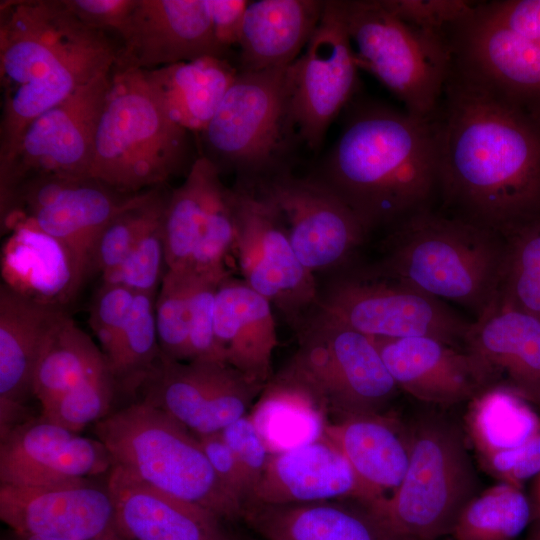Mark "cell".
Wrapping results in <instances>:
<instances>
[{
	"label": "cell",
	"instance_id": "obj_5",
	"mask_svg": "<svg viewBox=\"0 0 540 540\" xmlns=\"http://www.w3.org/2000/svg\"><path fill=\"white\" fill-rule=\"evenodd\" d=\"M113 465L169 497L198 506L224 523L242 508L215 473L199 439L167 413L135 400L94 423Z\"/></svg>",
	"mask_w": 540,
	"mask_h": 540
},
{
	"label": "cell",
	"instance_id": "obj_48",
	"mask_svg": "<svg viewBox=\"0 0 540 540\" xmlns=\"http://www.w3.org/2000/svg\"><path fill=\"white\" fill-rule=\"evenodd\" d=\"M481 455L489 473L501 482L520 487L522 482L540 473V415L537 429L525 442Z\"/></svg>",
	"mask_w": 540,
	"mask_h": 540
},
{
	"label": "cell",
	"instance_id": "obj_41",
	"mask_svg": "<svg viewBox=\"0 0 540 540\" xmlns=\"http://www.w3.org/2000/svg\"><path fill=\"white\" fill-rule=\"evenodd\" d=\"M481 396L483 408L480 413L476 411L477 417L496 420V423L475 425L481 453L516 447L537 429L539 416L509 388L496 393L487 391Z\"/></svg>",
	"mask_w": 540,
	"mask_h": 540
},
{
	"label": "cell",
	"instance_id": "obj_20",
	"mask_svg": "<svg viewBox=\"0 0 540 540\" xmlns=\"http://www.w3.org/2000/svg\"><path fill=\"white\" fill-rule=\"evenodd\" d=\"M119 37L118 69L150 70L206 56L228 59L207 0H137Z\"/></svg>",
	"mask_w": 540,
	"mask_h": 540
},
{
	"label": "cell",
	"instance_id": "obj_13",
	"mask_svg": "<svg viewBox=\"0 0 540 540\" xmlns=\"http://www.w3.org/2000/svg\"><path fill=\"white\" fill-rule=\"evenodd\" d=\"M234 190V251L243 280L295 329L316 308L319 292L314 274L297 258L277 211L250 187Z\"/></svg>",
	"mask_w": 540,
	"mask_h": 540
},
{
	"label": "cell",
	"instance_id": "obj_30",
	"mask_svg": "<svg viewBox=\"0 0 540 540\" xmlns=\"http://www.w3.org/2000/svg\"><path fill=\"white\" fill-rule=\"evenodd\" d=\"M9 229L1 258L4 284L37 302L63 307L86 275L73 253L26 221Z\"/></svg>",
	"mask_w": 540,
	"mask_h": 540
},
{
	"label": "cell",
	"instance_id": "obj_18",
	"mask_svg": "<svg viewBox=\"0 0 540 540\" xmlns=\"http://www.w3.org/2000/svg\"><path fill=\"white\" fill-rule=\"evenodd\" d=\"M113 464L99 439L80 436L41 414L0 438V485L55 486L108 473Z\"/></svg>",
	"mask_w": 540,
	"mask_h": 540
},
{
	"label": "cell",
	"instance_id": "obj_40",
	"mask_svg": "<svg viewBox=\"0 0 540 540\" xmlns=\"http://www.w3.org/2000/svg\"><path fill=\"white\" fill-rule=\"evenodd\" d=\"M190 284L191 271L188 268L168 269L155 301L161 355L180 362L190 361Z\"/></svg>",
	"mask_w": 540,
	"mask_h": 540
},
{
	"label": "cell",
	"instance_id": "obj_38",
	"mask_svg": "<svg viewBox=\"0 0 540 540\" xmlns=\"http://www.w3.org/2000/svg\"><path fill=\"white\" fill-rule=\"evenodd\" d=\"M504 237L498 295L540 321V217L515 227Z\"/></svg>",
	"mask_w": 540,
	"mask_h": 540
},
{
	"label": "cell",
	"instance_id": "obj_45",
	"mask_svg": "<svg viewBox=\"0 0 540 540\" xmlns=\"http://www.w3.org/2000/svg\"><path fill=\"white\" fill-rule=\"evenodd\" d=\"M136 293L118 284L102 283L95 295L89 325L106 355L116 343L131 313Z\"/></svg>",
	"mask_w": 540,
	"mask_h": 540
},
{
	"label": "cell",
	"instance_id": "obj_12",
	"mask_svg": "<svg viewBox=\"0 0 540 540\" xmlns=\"http://www.w3.org/2000/svg\"><path fill=\"white\" fill-rule=\"evenodd\" d=\"M111 77L112 71L99 75L28 124L11 154L0 163L1 205L20 183L32 177L90 179L96 129Z\"/></svg>",
	"mask_w": 540,
	"mask_h": 540
},
{
	"label": "cell",
	"instance_id": "obj_33",
	"mask_svg": "<svg viewBox=\"0 0 540 540\" xmlns=\"http://www.w3.org/2000/svg\"><path fill=\"white\" fill-rule=\"evenodd\" d=\"M106 367L102 350L65 315L47 337L35 367L33 391L41 410Z\"/></svg>",
	"mask_w": 540,
	"mask_h": 540
},
{
	"label": "cell",
	"instance_id": "obj_7",
	"mask_svg": "<svg viewBox=\"0 0 540 540\" xmlns=\"http://www.w3.org/2000/svg\"><path fill=\"white\" fill-rule=\"evenodd\" d=\"M406 473L389 496L367 504L396 540H439L450 535L480 480L461 426L436 412L408 428Z\"/></svg>",
	"mask_w": 540,
	"mask_h": 540
},
{
	"label": "cell",
	"instance_id": "obj_28",
	"mask_svg": "<svg viewBox=\"0 0 540 540\" xmlns=\"http://www.w3.org/2000/svg\"><path fill=\"white\" fill-rule=\"evenodd\" d=\"M242 520L263 540H396L363 502L252 503Z\"/></svg>",
	"mask_w": 540,
	"mask_h": 540
},
{
	"label": "cell",
	"instance_id": "obj_24",
	"mask_svg": "<svg viewBox=\"0 0 540 540\" xmlns=\"http://www.w3.org/2000/svg\"><path fill=\"white\" fill-rule=\"evenodd\" d=\"M106 483L118 540H237L214 514L152 489L116 465Z\"/></svg>",
	"mask_w": 540,
	"mask_h": 540
},
{
	"label": "cell",
	"instance_id": "obj_2",
	"mask_svg": "<svg viewBox=\"0 0 540 540\" xmlns=\"http://www.w3.org/2000/svg\"><path fill=\"white\" fill-rule=\"evenodd\" d=\"M0 19L2 162L32 120L112 71L118 46L62 0L5 1Z\"/></svg>",
	"mask_w": 540,
	"mask_h": 540
},
{
	"label": "cell",
	"instance_id": "obj_8",
	"mask_svg": "<svg viewBox=\"0 0 540 540\" xmlns=\"http://www.w3.org/2000/svg\"><path fill=\"white\" fill-rule=\"evenodd\" d=\"M298 349L275 380L338 420L384 414L398 386L373 341L314 309L296 328Z\"/></svg>",
	"mask_w": 540,
	"mask_h": 540
},
{
	"label": "cell",
	"instance_id": "obj_16",
	"mask_svg": "<svg viewBox=\"0 0 540 540\" xmlns=\"http://www.w3.org/2000/svg\"><path fill=\"white\" fill-rule=\"evenodd\" d=\"M264 387L226 363L180 362L161 355L136 400L160 409L195 436H202L221 432L247 415Z\"/></svg>",
	"mask_w": 540,
	"mask_h": 540
},
{
	"label": "cell",
	"instance_id": "obj_53",
	"mask_svg": "<svg viewBox=\"0 0 540 540\" xmlns=\"http://www.w3.org/2000/svg\"><path fill=\"white\" fill-rule=\"evenodd\" d=\"M1 540H72V539H57V538L32 536V535L18 533V532L8 529L2 534Z\"/></svg>",
	"mask_w": 540,
	"mask_h": 540
},
{
	"label": "cell",
	"instance_id": "obj_11",
	"mask_svg": "<svg viewBox=\"0 0 540 540\" xmlns=\"http://www.w3.org/2000/svg\"><path fill=\"white\" fill-rule=\"evenodd\" d=\"M315 309L369 337L424 336L458 347L471 325L444 301L372 273L337 279L319 293Z\"/></svg>",
	"mask_w": 540,
	"mask_h": 540
},
{
	"label": "cell",
	"instance_id": "obj_54",
	"mask_svg": "<svg viewBox=\"0 0 540 540\" xmlns=\"http://www.w3.org/2000/svg\"><path fill=\"white\" fill-rule=\"evenodd\" d=\"M523 540H540V517L532 525L526 537Z\"/></svg>",
	"mask_w": 540,
	"mask_h": 540
},
{
	"label": "cell",
	"instance_id": "obj_51",
	"mask_svg": "<svg viewBox=\"0 0 540 540\" xmlns=\"http://www.w3.org/2000/svg\"><path fill=\"white\" fill-rule=\"evenodd\" d=\"M497 23L525 38L540 41V0H505L481 4Z\"/></svg>",
	"mask_w": 540,
	"mask_h": 540
},
{
	"label": "cell",
	"instance_id": "obj_17",
	"mask_svg": "<svg viewBox=\"0 0 540 540\" xmlns=\"http://www.w3.org/2000/svg\"><path fill=\"white\" fill-rule=\"evenodd\" d=\"M0 519L18 533L72 540H118L107 486L90 478L24 488L0 485Z\"/></svg>",
	"mask_w": 540,
	"mask_h": 540
},
{
	"label": "cell",
	"instance_id": "obj_32",
	"mask_svg": "<svg viewBox=\"0 0 540 540\" xmlns=\"http://www.w3.org/2000/svg\"><path fill=\"white\" fill-rule=\"evenodd\" d=\"M143 71L169 118L186 131L199 133L239 73L228 59L213 56Z\"/></svg>",
	"mask_w": 540,
	"mask_h": 540
},
{
	"label": "cell",
	"instance_id": "obj_10",
	"mask_svg": "<svg viewBox=\"0 0 540 540\" xmlns=\"http://www.w3.org/2000/svg\"><path fill=\"white\" fill-rule=\"evenodd\" d=\"M286 70L240 72L201 133L206 154L220 170L257 183L281 172L297 134L292 123Z\"/></svg>",
	"mask_w": 540,
	"mask_h": 540
},
{
	"label": "cell",
	"instance_id": "obj_26",
	"mask_svg": "<svg viewBox=\"0 0 540 540\" xmlns=\"http://www.w3.org/2000/svg\"><path fill=\"white\" fill-rule=\"evenodd\" d=\"M270 301L243 279L227 276L216 292L215 335L228 365L266 386L278 344Z\"/></svg>",
	"mask_w": 540,
	"mask_h": 540
},
{
	"label": "cell",
	"instance_id": "obj_50",
	"mask_svg": "<svg viewBox=\"0 0 540 540\" xmlns=\"http://www.w3.org/2000/svg\"><path fill=\"white\" fill-rule=\"evenodd\" d=\"M82 23L118 36L124 30L137 0H62Z\"/></svg>",
	"mask_w": 540,
	"mask_h": 540
},
{
	"label": "cell",
	"instance_id": "obj_37",
	"mask_svg": "<svg viewBox=\"0 0 540 540\" xmlns=\"http://www.w3.org/2000/svg\"><path fill=\"white\" fill-rule=\"evenodd\" d=\"M531 519L530 502L520 487L501 482L469 501L450 535L454 540H516Z\"/></svg>",
	"mask_w": 540,
	"mask_h": 540
},
{
	"label": "cell",
	"instance_id": "obj_23",
	"mask_svg": "<svg viewBox=\"0 0 540 540\" xmlns=\"http://www.w3.org/2000/svg\"><path fill=\"white\" fill-rule=\"evenodd\" d=\"M336 499L366 504L370 501L347 458L322 435L312 442L271 454L250 504L285 505Z\"/></svg>",
	"mask_w": 540,
	"mask_h": 540
},
{
	"label": "cell",
	"instance_id": "obj_15",
	"mask_svg": "<svg viewBox=\"0 0 540 540\" xmlns=\"http://www.w3.org/2000/svg\"><path fill=\"white\" fill-rule=\"evenodd\" d=\"M255 191L280 215L297 258L312 274L343 264L369 231L318 178L281 171L258 182Z\"/></svg>",
	"mask_w": 540,
	"mask_h": 540
},
{
	"label": "cell",
	"instance_id": "obj_39",
	"mask_svg": "<svg viewBox=\"0 0 540 540\" xmlns=\"http://www.w3.org/2000/svg\"><path fill=\"white\" fill-rule=\"evenodd\" d=\"M167 199L156 188L150 189L140 193L129 207L117 214L97 239L91 269L103 274L118 266L138 241L163 219Z\"/></svg>",
	"mask_w": 540,
	"mask_h": 540
},
{
	"label": "cell",
	"instance_id": "obj_21",
	"mask_svg": "<svg viewBox=\"0 0 540 540\" xmlns=\"http://www.w3.org/2000/svg\"><path fill=\"white\" fill-rule=\"evenodd\" d=\"M449 30L453 65L457 69L540 112V41L497 23L481 4Z\"/></svg>",
	"mask_w": 540,
	"mask_h": 540
},
{
	"label": "cell",
	"instance_id": "obj_49",
	"mask_svg": "<svg viewBox=\"0 0 540 540\" xmlns=\"http://www.w3.org/2000/svg\"><path fill=\"white\" fill-rule=\"evenodd\" d=\"M218 478L243 509L253 499L245 474L221 432L196 436ZM243 514V513H242Z\"/></svg>",
	"mask_w": 540,
	"mask_h": 540
},
{
	"label": "cell",
	"instance_id": "obj_9",
	"mask_svg": "<svg viewBox=\"0 0 540 540\" xmlns=\"http://www.w3.org/2000/svg\"><path fill=\"white\" fill-rule=\"evenodd\" d=\"M358 68L372 74L421 118H432L449 79L453 55L445 33L412 26L383 0L341 1Z\"/></svg>",
	"mask_w": 540,
	"mask_h": 540
},
{
	"label": "cell",
	"instance_id": "obj_1",
	"mask_svg": "<svg viewBox=\"0 0 540 540\" xmlns=\"http://www.w3.org/2000/svg\"><path fill=\"white\" fill-rule=\"evenodd\" d=\"M444 97L432 121L447 202L502 236L540 217V112L454 65Z\"/></svg>",
	"mask_w": 540,
	"mask_h": 540
},
{
	"label": "cell",
	"instance_id": "obj_44",
	"mask_svg": "<svg viewBox=\"0 0 540 540\" xmlns=\"http://www.w3.org/2000/svg\"><path fill=\"white\" fill-rule=\"evenodd\" d=\"M222 280L191 271L189 290L190 361L226 363L216 339L214 321L216 292Z\"/></svg>",
	"mask_w": 540,
	"mask_h": 540
},
{
	"label": "cell",
	"instance_id": "obj_6",
	"mask_svg": "<svg viewBox=\"0 0 540 540\" xmlns=\"http://www.w3.org/2000/svg\"><path fill=\"white\" fill-rule=\"evenodd\" d=\"M189 132L166 114L143 70L113 68L88 177L122 194L155 188L189 158Z\"/></svg>",
	"mask_w": 540,
	"mask_h": 540
},
{
	"label": "cell",
	"instance_id": "obj_4",
	"mask_svg": "<svg viewBox=\"0 0 540 540\" xmlns=\"http://www.w3.org/2000/svg\"><path fill=\"white\" fill-rule=\"evenodd\" d=\"M505 237L426 208L401 220L372 274L392 278L480 316L498 294Z\"/></svg>",
	"mask_w": 540,
	"mask_h": 540
},
{
	"label": "cell",
	"instance_id": "obj_25",
	"mask_svg": "<svg viewBox=\"0 0 540 540\" xmlns=\"http://www.w3.org/2000/svg\"><path fill=\"white\" fill-rule=\"evenodd\" d=\"M464 348L489 364L508 388L524 400L540 404V321L498 294L471 322Z\"/></svg>",
	"mask_w": 540,
	"mask_h": 540
},
{
	"label": "cell",
	"instance_id": "obj_29",
	"mask_svg": "<svg viewBox=\"0 0 540 540\" xmlns=\"http://www.w3.org/2000/svg\"><path fill=\"white\" fill-rule=\"evenodd\" d=\"M323 435L344 454L371 504L400 485L409 463L408 428L388 413L326 422ZM389 496V495H388Z\"/></svg>",
	"mask_w": 540,
	"mask_h": 540
},
{
	"label": "cell",
	"instance_id": "obj_22",
	"mask_svg": "<svg viewBox=\"0 0 540 540\" xmlns=\"http://www.w3.org/2000/svg\"><path fill=\"white\" fill-rule=\"evenodd\" d=\"M67 315L62 307L25 297L0 286V438L36 417L33 377L42 347Z\"/></svg>",
	"mask_w": 540,
	"mask_h": 540
},
{
	"label": "cell",
	"instance_id": "obj_36",
	"mask_svg": "<svg viewBox=\"0 0 540 540\" xmlns=\"http://www.w3.org/2000/svg\"><path fill=\"white\" fill-rule=\"evenodd\" d=\"M153 294L135 296L129 318L112 349L106 354L117 392L136 398L146 375L161 356Z\"/></svg>",
	"mask_w": 540,
	"mask_h": 540
},
{
	"label": "cell",
	"instance_id": "obj_27",
	"mask_svg": "<svg viewBox=\"0 0 540 540\" xmlns=\"http://www.w3.org/2000/svg\"><path fill=\"white\" fill-rule=\"evenodd\" d=\"M139 194H122L93 179L65 178L46 203L14 223L26 221L63 243L87 273L101 232Z\"/></svg>",
	"mask_w": 540,
	"mask_h": 540
},
{
	"label": "cell",
	"instance_id": "obj_3",
	"mask_svg": "<svg viewBox=\"0 0 540 540\" xmlns=\"http://www.w3.org/2000/svg\"><path fill=\"white\" fill-rule=\"evenodd\" d=\"M370 230L425 209L438 187L432 118L383 105L356 111L321 176Z\"/></svg>",
	"mask_w": 540,
	"mask_h": 540
},
{
	"label": "cell",
	"instance_id": "obj_47",
	"mask_svg": "<svg viewBox=\"0 0 540 540\" xmlns=\"http://www.w3.org/2000/svg\"><path fill=\"white\" fill-rule=\"evenodd\" d=\"M221 434L240 464L254 497L256 486L270 459V451L250 415L234 421Z\"/></svg>",
	"mask_w": 540,
	"mask_h": 540
},
{
	"label": "cell",
	"instance_id": "obj_43",
	"mask_svg": "<svg viewBox=\"0 0 540 540\" xmlns=\"http://www.w3.org/2000/svg\"><path fill=\"white\" fill-rule=\"evenodd\" d=\"M167 270L162 219L118 266L101 275L103 283L122 285L136 294L157 295Z\"/></svg>",
	"mask_w": 540,
	"mask_h": 540
},
{
	"label": "cell",
	"instance_id": "obj_31",
	"mask_svg": "<svg viewBox=\"0 0 540 540\" xmlns=\"http://www.w3.org/2000/svg\"><path fill=\"white\" fill-rule=\"evenodd\" d=\"M325 1H250L238 43L240 72L290 66L306 47L322 16Z\"/></svg>",
	"mask_w": 540,
	"mask_h": 540
},
{
	"label": "cell",
	"instance_id": "obj_42",
	"mask_svg": "<svg viewBox=\"0 0 540 540\" xmlns=\"http://www.w3.org/2000/svg\"><path fill=\"white\" fill-rule=\"evenodd\" d=\"M117 393L115 380L109 367H106L84 379L42 409L40 414L47 420L78 433L112 412Z\"/></svg>",
	"mask_w": 540,
	"mask_h": 540
},
{
	"label": "cell",
	"instance_id": "obj_52",
	"mask_svg": "<svg viewBox=\"0 0 540 540\" xmlns=\"http://www.w3.org/2000/svg\"><path fill=\"white\" fill-rule=\"evenodd\" d=\"M249 3L247 0H207L216 39L227 52L232 46H238Z\"/></svg>",
	"mask_w": 540,
	"mask_h": 540
},
{
	"label": "cell",
	"instance_id": "obj_46",
	"mask_svg": "<svg viewBox=\"0 0 540 540\" xmlns=\"http://www.w3.org/2000/svg\"><path fill=\"white\" fill-rule=\"evenodd\" d=\"M384 5L406 23L420 29L445 33L478 5L464 0H383Z\"/></svg>",
	"mask_w": 540,
	"mask_h": 540
},
{
	"label": "cell",
	"instance_id": "obj_35",
	"mask_svg": "<svg viewBox=\"0 0 540 540\" xmlns=\"http://www.w3.org/2000/svg\"><path fill=\"white\" fill-rule=\"evenodd\" d=\"M266 386L250 416L271 454L323 435L325 417L307 397L277 381Z\"/></svg>",
	"mask_w": 540,
	"mask_h": 540
},
{
	"label": "cell",
	"instance_id": "obj_19",
	"mask_svg": "<svg viewBox=\"0 0 540 540\" xmlns=\"http://www.w3.org/2000/svg\"><path fill=\"white\" fill-rule=\"evenodd\" d=\"M399 389L450 406L496 388L500 375L475 353L432 337H371Z\"/></svg>",
	"mask_w": 540,
	"mask_h": 540
},
{
	"label": "cell",
	"instance_id": "obj_34",
	"mask_svg": "<svg viewBox=\"0 0 540 540\" xmlns=\"http://www.w3.org/2000/svg\"><path fill=\"white\" fill-rule=\"evenodd\" d=\"M220 174L211 160L199 156L168 197L163 217L168 269L187 267L212 200L223 184Z\"/></svg>",
	"mask_w": 540,
	"mask_h": 540
},
{
	"label": "cell",
	"instance_id": "obj_14",
	"mask_svg": "<svg viewBox=\"0 0 540 540\" xmlns=\"http://www.w3.org/2000/svg\"><path fill=\"white\" fill-rule=\"evenodd\" d=\"M358 66L341 1H325L304 53L286 70L289 113L297 135L317 151L357 85Z\"/></svg>",
	"mask_w": 540,
	"mask_h": 540
}]
</instances>
